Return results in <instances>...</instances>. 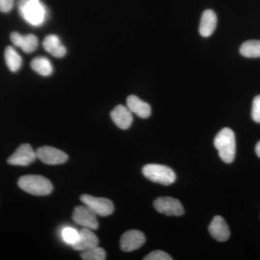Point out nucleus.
<instances>
[{"instance_id": "nucleus-1", "label": "nucleus", "mask_w": 260, "mask_h": 260, "mask_svg": "<svg viewBox=\"0 0 260 260\" xmlns=\"http://www.w3.org/2000/svg\"><path fill=\"white\" fill-rule=\"evenodd\" d=\"M18 9L21 18L32 26H40L47 20V8L41 0H18Z\"/></svg>"}, {"instance_id": "nucleus-2", "label": "nucleus", "mask_w": 260, "mask_h": 260, "mask_svg": "<svg viewBox=\"0 0 260 260\" xmlns=\"http://www.w3.org/2000/svg\"><path fill=\"white\" fill-rule=\"evenodd\" d=\"M214 145L218 150L219 156L226 164H232L235 158V134L230 128H223L220 130L214 140Z\"/></svg>"}, {"instance_id": "nucleus-3", "label": "nucleus", "mask_w": 260, "mask_h": 260, "mask_svg": "<svg viewBox=\"0 0 260 260\" xmlns=\"http://www.w3.org/2000/svg\"><path fill=\"white\" fill-rule=\"evenodd\" d=\"M19 187L28 194L45 196L53 190L51 181L39 175H26L20 177L18 181Z\"/></svg>"}, {"instance_id": "nucleus-4", "label": "nucleus", "mask_w": 260, "mask_h": 260, "mask_svg": "<svg viewBox=\"0 0 260 260\" xmlns=\"http://www.w3.org/2000/svg\"><path fill=\"white\" fill-rule=\"evenodd\" d=\"M143 174L149 180L162 185H170L176 181L174 170L167 166L148 164L143 169Z\"/></svg>"}, {"instance_id": "nucleus-5", "label": "nucleus", "mask_w": 260, "mask_h": 260, "mask_svg": "<svg viewBox=\"0 0 260 260\" xmlns=\"http://www.w3.org/2000/svg\"><path fill=\"white\" fill-rule=\"evenodd\" d=\"M80 200L84 205L100 216H109L112 215L114 210L112 202L107 198H95L91 195L83 194L80 197Z\"/></svg>"}, {"instance_id": "nucleus-6", "label": "nucleus", "mask_w": 260, "mask_h": 260, "mask_svg": "<svg viewBox=\"0 0 260 260\" xmlns=\"http://www.w3.org/2000/svg\"><path fill=\"white\" fill-rule=\"evenodd\" d=\"M73 220L80 226L90 230H96L99 228L96 214L86 205H81L75 208L73 213Z\"/></svg>"}, {"instance_id": "nucleus-7", "label": "nucleus", "mask_w": 260, "mask_h": 260, "mask_svg": "<svg viewBox=\"0 0 260 260\" xmlns=\"http://www.w3.org/2000/svg\"><path fill=\"white\" fill-rule=\"evenodd\" d=\"M153 205L158 213L164 215L180 216L184 213V208L180 202L170 197L157 198L154 201Z\"/></svg>"}, {"instance_id": "nucleus-8", "label": "nucleus", "mask_w": 260, "mask_h": 260, "mask_svg": "<svg viewBox=\"0 0 260 260\" xmlns=\"http://www.w3.org/2000/svg\"><path fill=\"white\" fill-rule=\"evenodd\" d=\"M36 153L37 158L47 165L62 164L68 160V155L64 152L54 147H41L37 149Z\"/></svg>"}, {"instance_id": "nucleus-9", "label": "nucleus", "mask_w": 260, "mask_h": 260, "mask_svg": "<svg viewBox=\"0 0 260 260\" xmlns=\"http://www.w3.org/2000/svg\"><path fill=\"white\" fill-rule=\"evenodd\" d=\"M37 158V153L34 151L31 146L28 144H23L20 145L8 159V162L10 165L26 167L35 161Z\"/></svg>"}, {"instance_id": "nucleus-10", "label": "nucleus", "mask_w": 260, "mask_h": 260, "mask_svg": "<svg viewBox=\"0 0 260 260\" xmlns=\"http://www.w3.org/2000/svg\"><path fill=\"white\" fill-rule=\"evenodd\" d=\"M145 242L143 232L138 230H130L124 233L120 239V248L124 251H133L141 247Z\"/></svg>"}, {"instance_id": "nucleus-11", "label": "nucleus", "mask_w": 260, "mask_h": 260, "mask_svg": "<svg viewBox=\"0 0 260 260\" xmlns=\"http://www.w3.org/2000/svg\"><path fill=\"white\" fill-rule=\"evenodd\" d=\"M10 40L15 47L20 48L25 53L34 52L39 46V40L32 34L21 35L19 32H13L10 35Z\"/></svg>"}, {"instance_id": "nucleus-12", "label": "nucleus", "mask_w": 260, "mask_h": 260, "mask_svg": "<svg viewBox=\"0 0 260 260\" xmlns=\"http://www.w3.org/2000/svg\"><path fill=\"white\" fill-rule=\"evenodd\" d=\"M208 230L210 235L218 242H223L230 237V230L226 222L220 215L214 217L210 223Z\"/></svg>"}, {"instance_id": "nucleus-13", "label": "nucleus", "mask_w": 260, "mask_h": 260, "mask_svg": "<svg viewBox=\"0 0 260 260\" xmlns=\"http://www.w3.org/2000/svg\"><path fill=\"white\" fill-rule=\"evenodd\" d=\"M133 113L129 108L123 105H118L111 112V117L118 127L127 129L133 121Z\"/></svg>"}, {"instance_id": "nucleus-14", "label": "nucleus", "mask_w": 260, "mask_h": 260, "mask_svg": "<svg viewBox=\"0 0 260 260\" xmlns=\"http://www.w3.org/2000/svg\"><path fill=\"white\" fill-rule=\"evenodd\" d=\"M99 245V239L90 229H81L79 232L78 240L71 245L73 249L78 251H85Z\"/></svg>"}, {"instance_id": "nucleus-15", "label": "nucleus", "mask_w": 260, "mask_h": 260, "mask_svg": "<svg viewBox=\"0 0 260 260\" xmlns=\"http://www.w3.org/2000/svg\"><path fill=\"white\" fill-rule=\"evenodd\" d=\"M126 104L132 113H134L142 119H147L151 115L150 106L136 95H129L126 99Z\"/></svg>"}, {"instance_id": "nucleus-16", "label": "nucleus", "mask_w": 260, "mask_h": 260, "mask_svg": "<svg viewBox=\"0 0 260 260\" xmlns=\"http://www.w3.org/2000/svg\"><path fill=\"white\" fill-rule=\"evenodd\" d=\"M217 16L212 10H206L203 12L200 20L199 31L203 37H209L216 28Z\"/></svg>"}, {"instance_id": "nucleus-17", "label": "nucleus", "mask_w": 260, "mask_h": 260, "mask_svg": "<svg viewBox=\"0 0 260 260\" xmlns=\"http://www.w3.org/2000/svg\"><path fill=\"white\" fill-rule=\"evenodd\" d=\"M44 49L55 57H63L66 54V48L62 45L60 39L56 35H49L43 42Z\"/></svg>"}, {"instance_id": "nucleus-18", "label": "nucleus", "mask_w": 260, "mask_h": 260, "mask_svg": "<svg viewBox=\"0 0 260 260\" xmlns=\"http://www.w3.org/2000/svg\"><path fill=\"white\" fill-rule=\"evenodd\" d=\"M30 66L34 71L42 76H49L52 73L53 67L49 59L44 56H38L32 59Z\"/></svg>"}, {"instance_id": "nucleus-19", "label": "nucleus", "mask_w": 260, "mask_h": 260, "mask_svg": "<svg viewBox=\"0 0 260 260\" xmlns=\"http://www.w3.org/2000/svg\"><path fill=\"white\" fill-rule=\"evenodd\" d=\"M5 59L10 71L15 73L21 68L23 59L18 52L12 47H8L5 51Z\"/></svg>"}, {"instance_id": "nucleus-20", "label": "nucleus", "mask_w": 260, "mask_h": 260, "mask_svg": "<svg viewBox=\"0 0 260 260\" xmlns=\"http://www.w3.org/2000/svg\"><path fill=\"white\" fill-rule=\"evenodd\" d=\"M239 51H240L241 54L245 57H260V41H247L242 44Z\"/></svg>"}, {"instance_id": "nucleus-21", "label": "nucleus", "mask_w": 260, "mask_h": 260, "mask_svg": "<svg viewBox=\"0 0 260 260\" xmlns=\"http://www.w3.org/2000/svg\"><path fill=\"white\" fill-rule=\"evenodd\" d=\"M81 258L84 260H104L106 259V251L102 248L95 246L83 251Z\"/></svg>"}, {"instance_id": "nucleus-22", "label": "nucleus", "mask_w": 260, "mask_h": 260, "mask_svg": "<svg viewBox=\"0 0 260 260\" xmlns=\"http://www.w3.org/2000/svg\"><path fill=\"white\" fill-rule=\"evenodd\" d=\"M61 237L67 244L71 246L78 240L79 232H77L75 229L71 227L64 228L61 232Z\"/></svg>"}, {"instance_id": "nucleus-23", "label": "nucleus", "mask_w": 260, "mask_h": 260, "mask_svg": "<svg viewBox=\"0 0 260 260\" xmlns=\"http://www.w3.org/2000/svg\"><path fill=\"white\" fill-rule=\"evenodd\" d=\"M145 260H172V256L165 251L156 250L152 251L148 255L145 256Z\"/></svg>"}, {"instance_id": "nucleus-24", "label": "nucleus", "mask_w": 260, "mask_h": 260, "mask_svg": "<svg viewBox=\"0 0 260 260\" xmlns=\"http://www.w3.org/2000/svg\"><path fill=\"white\" fill-rule=\"evenodd\" d=\"M251 117L256 122L260 123V95L254 98L253 101Z\"/></svg>"}, {"instance_id": "nucleus-25", "label": "nucleus", "mask_w": 260, "mask_h": 260, "mask_svg": "<svg viewBox=\"0 0 260 260\" xmlns=\"http://www.w3.org/2000/svg\"><path fill=\"white\" fill-rule=\"evenodd\" d=\"M15 0H0V12L8 13L13 9Z\"/></svg>"}, {"instance_id": "nucleus-26", "label": "nucleus", "mask_w": 260, "mask_h": 260, "mask_svg": "<svg viewBox=\"0 0 260 260\" xmlns=\"http://www.w3.org/2000/svg\"><path fill=\"white\" fill-rule=\"evenodd\" d=\"M255 151L256 155L260 158V141L258 142L257 144L256 145Z\"/></svg>"}]
</instances>
